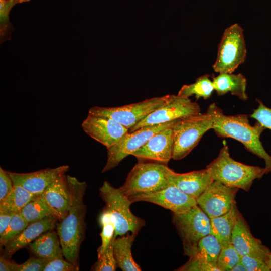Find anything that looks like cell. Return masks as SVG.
<instances>
[{"instance_id":"1","label":"cell","mask_w":271,"mask_h":271,"mask_svg":"<svg viewBox=\"0 0 271 271\" xmlns=\"http://www.w3.org/2000/svg\"><path fill=\"white\" fill-rule=\"evenodd\" d=\"M66 178L70 204L66 215L56 224V229L63 256L66 260L78 265L80 248L86 228L87 209L83 198L87 184L70 175H66Z\"/></svg>"},{"instance_id":"2","label":"cell","mask_w":271,"mask_h":271,"mask_svg":"<svg viewBox=\"0 0 271 271\" xmlns=\"http://www.w3.org/2000/svg\"><path fill=\"white\" fill-rule=\"evenodd\" d=\"M207 112L212 117V129L218 136L231 138L241 142L248 151L264 160L266 173L271 172V156L260 140L265 127L258 122L251 126L245 114L226 115L214 103L209 106Z\"/></svg>"},{"instance_id":"3","label":"cell","mask_w":271,"mask_h":271,"mask_svg":"<svg viewBox=\"0 0 271 271\" xmlns=\"http://www.w3.org/2000/svg\"><path fill=\"white\" fill-rule=\"evenodd\" d=\"M213 180L226 186L248 191L253 181L266 173L265 168L250 166L238 162L229 154L228 146L224 144L217 157L206 167Z\"/></svg>"},{"instance_id":"4","label":"cell","mask_w":271,"mask_h":271,"mask_svg":"<svg viewBox=\"0 0 271 271\" xmlns=\"http://www.w3.org/2000/svg\"><path fill=\"white\" fill-rule=\"evenodd\" d=\"M99 191L105 204L104 208L110 213L114 223V235L122 236L129 232L138 234L145 222L131 211L130 206L132 203L129 197L120 187H114L107 181L103 183Z\"/></svg>"},{"instance_id":"5","label":"cell","mask_w":271,"mask_h":271,"mask_svg":"<svg viewBox=\"0 0 271 271\" xmlns=\"http://www.w3.org/2000/svg\"><path fill=\"white\" fill-rule=\"evenodd\" d=\"M170 168L156 162H139L128 173L123 185L120 187L125 195L149 194L167 187Z\"/></svg>"},{"instance_id":"6","label":"cell","mask_w":271,"mask_h":271,"mask_svg":"<svg viewBox=\"0 0 271 271\" xmlns=\"http://www.w3.org/2000/svg\"><path fill=\"white\" fill-rule=\"evenodd\" d=\"M213 119L207 112L178 119L173 126L172 159L181 160L196 146L203 134L212 129Z\"/></svg>"},{"instance_id":"7","label":"cell","mask_w":271,"mask_h":271,"mask_svg":"<svg viewBox=\"0 0 271 271\" xmlns=\"http://www.w3.org/2000/svg\"><path fill=\"white\" fill-rule=\"evenodd\" d=\"M246 56L243 29L238 24H234L227 28L223 34L213 70L219 73H232L244 62Z\"/></svg>"},{"instance_id":"8","label":"cell","mask_w":271,"mask_h":271,"mask_svg":"<svg viewBox=\"0 0 271 271\" xmlns=\"http://www.w3.org/2000/svg\"><path fill=\"white\" fill-rule=\"evenodd\" d=\"M170 95L153 97L144 101L121 106L104 107L93 106L88 114L111 118L129 129L152 112L168 100Z\"/></svg>"},{"instance_id":"9","label":"cell","mask_w":271,"mask_h":271,"mask_svg":"<svg viewBox=\"0 0 271 271\" xmlns=\"http://www.w3.org/2000/svg\"><path fill=\"white\" fill-rule=\"evenodd\" d=\"M178 119L167 123L142 127L125 134L117 143L107 149V159L102 172L116 167L121 161L131 155L158 132L172 126Z\"/></svg>"},{"instance_id":"10","label":"cell","mask_w":271,"mask_h":271,"mask_svg":"<svg viewBox=\"0 0 271 271\" xmlns=\"http://www.w3.org/2000/svg\"><path fill=\"white\" fill-rule=\"evenodd\" d=\"M172 222L183 247L194 245L211 233L210 218L197 204L184 212L173 213Z\"/></svg>"},{"instance_id":"11","label":"cell","mask_w":271,"mask_h":271,"mask_svg":"<svg viewBox=\"0 0 271 271\" xmlns=\"http://www.w3.org/2000/svg\"><path fill=\"white\" fill-rule=\"evenodd\" d=\"M201 113L200 106L189 97L170 95L164 105L156 109L129 129L133 131L142 127L167 123Z\"/></svg>"},{"instance_id":"12","label":"cell","mask_w":271,"mask_h":271,"mask_svg":"<svg viewBox=\"0 0 271 271\" xmlns=\"http://www.w3.org/2000/svg\"><path fill=\"white\" fill-rule=\"evenodd\" d=\"M238 190L214 180L196 198L197 205L210 218L221 216L228 212L236 202Z\"/></svg>"},{"instance_id":"13","label":"cell","mask_w":271,"mask_h":271,"mask_svg":"<svg viewBox=\"0 0 271 271\" xmlns=\"http://www.w3.org/2000/svg\"><path fill=\"white\" fill-rule=\"evenodd\" d=\"M129 198L132 203L137 201L152 203L169 209L173 213L184 212L197 204L196 199L170 184L167 187L157 192L134 195Z\"/></svg>"},{"instance_id":"14","label":"cell","mask_w":271,"mask_h":271,"mask_svg":"<svg viewBox=\"0 0 271 271\" xmlns=\"http://www.w3.org/2000/svg\"><path fill=\"white\" fill-rule=\"evenodd\" d=\"M81 126L87 135L107 149L117 143L129 132L128 128L111 118L91 114H88Z\"/></svg>"},{"instance_id":"15","label":"cell","mask_w":271,"mask_h":271,"mask_svg":"<svg viewBox=\"0 0 271 271\" xmlns=\"http://www.w3.org/2000/svg\"><path fill=\"white\" fill-rule=\"evenodd\" d=\"M173 126L155 133L132 155L141 160H148L167 165L172 156Z\"/></svg>"},{"instance_id":"16","label":"cell","mask_w":271,"mask_h":271,"mask_svg":"<svg viewBox=\"0 0 271 271\" xmlns=\"http://www.w3.org/2000/svg\"><path fill=\"white\" fill-rule=\"evenodd\" d=\"M231 242L241 257L250 255L266 262L271 251L251 234L249 226L239 212L233 228Z\"/></svg>"},{"instance_id":"17","label":"cell","mask_w":271,"mask_h":271,"mask_svg":"<svg viewBox=\"0 0 271 271\" xmlns=\"http://www.w3.org/2000/svg\"><path fill=\"white\" fill-rule=\"evenodd\" d=\"M69 169L67 165L54 168H46L29 173L8 172L14 184H18L36 195L42 194L58 177Z\"/></svg>"},{"instance_id":"18","label":"cell","mask_w":271,"mask_h":271,"mask_svg":"<svg viewBox=\"0 0 271 271\" xmlns=\"http://www.w3.org/2000/svg\"><path fill=\"white\" fill-rule=\"evenodd\" d=\"M57 220L58 219L56 217H46L38 221L29 223L20 234L4 244L3 255L10 260L16 251L29 245L43 233L54 229Z\"/></svg>"},{"instance_id":"19","label":"cell","mask_w":271,"mask_h":271,"mask_svg":"<svg viewBox=\"0 0 271 271\" xmlns=\"http://www.w3.org/2000/svg\"><path fill=\"white\" fill-rule=\"evenodd\" d=\"M169 183L196 199L214 180L205 168L185 173H178L170 169L168 174Z\"/></svg>"},{"instance_id":"20","label":"cell","mask_w":271,"mask_h":271,"mask_svg":"<svg viewBox=\"0 0 271 271\" xmlns=\"http://www.w3.org/2000/svg\"><path fill=\"white\" fill-rule=\"evenodd\" d=\"M42 195L58 221L63 219L66 215L70 204V196L65 174L55 180Z\"/></svg>"},{"instance_id":"21","label":"cell","mask_w":271,"mask_h":271,"mask_svg":"<svg viewBox=\"0 0 271 271\" xmlns=\"http://www.w3.org/2000/svg\"><path fill=\"white\" fill-rule=\"evenodd\" d=\"M183 248L184 254L188 256L189 259L206 262L217 267V259L222 246L213 234L206 235L196 244Z\"/></svg>"},{"instance_id":"22","label":"cell","mask_w":271,"mask_h":271,"mask_svg":"<svg viewBox=\"0 0 271 271\" xmlns=\"http://www.w3.org/2000/svg\"><path fill=\"white\" fill-rule=\"evenodd\" d=\"M29 246L35 256L41 258L51 260L64 257L58 235L53 230L40 235Z\"/></svg>"},{"instance_id":"23","label":"cell","mask_w":271,"mask_h":271,"mask_svg":"<svg viewBox=\"0 0 271 271\" xmlns=\"http://www.w3.org/2000/svg\"><path fill=\"white\" fill-rule=\"evenodd\" d=\"M212 82L214 90L219 96L230 92L242 100L248 99L246 93L247 81L241 73H219L217 76L213 78Z\"/></svg>"},{"instance_id":"24","label":"cell","mask_w":271,"mask_h":271,"mask_svg":"<svg viewBox=\"0 0 271 271\" xmlns=\"http://www.w3.org/2000/svg\"><path fill=\"white\" fill-rule=\"evenodd\" d=\"M239 212L235 202L230 210L225 214L210 218V234L217 238L222 247L231 244L232 232Z\"/></svg>"},{"instance_id":"25","label":"cell","mask_w":271,"mask_h":271,"mask_svg":"<svg viewBox=\"0 0 271 271\" xmlns=\"http://www.w3.org/2000/svg\"><path fill=\"white\" fill-rule=\"evenodd\" d=\"M138 234H129L119 236L115 239L113 251L117 266L123 271H140V265L134 260L131 247Z\"/></svg>"},{"instance_id":"26","label":"cell","mask_w":271,"mask_h":271,"mask_svg":"<svg viewBox=\"0 0 271 271\" xmlns=\"http://www.w3.org/2000/svg\"><path fill=\"white\" fill-rule=\"evenodd\" d=\"M14 185L11 192L0 202V212L20 213L25 205L39 195L29 192L20 185Z\"/></svg>"},{"instance_id":"27","label":"cell","mask_w":271,"mask_h":271,"mask_svg":"<svg viewBox=\"0 0 271 271\" xmlns=\"http://www.w3.org/2000/svg\"><path fill=\"white\" fill-rule=\"evenodd\" d=\"M20 213L29 223L38 221L46 217H56L42 194L29 202Z\"/></svg>"},{"instance_id":"28","label":"cell","mask_w":271,"mask_h":271,"mask_svg":"<svg viewBox=\"0 0 271 271\" xmlns=\"http://www.w3.org/2000/svg\"><path fill=\"white\" fill-rule=\"evenodd\" d=\"M214 90L213 82L209 78V75H204L198 77L194 83L183 85L178 95L185 97L194 95L197 100L201 97L207 99Z\"/></svg>"},{"instance_id":"29","label":"cell","mask_w":271,"mask_h":271,"mask_svg":"<svg viewBox=\"0 0 271 271\" xmlns=\"http://www.w3.org/2000/svg\"><path fill=\"white\" fill-rule=\"evenodd\" d=\"M99 222L102 227L100 233L101 245L98 248L97 255L100 257L105 251L115 234V227L110 213L104 208L99 218Z\"/></svg>"},{"instance_id":"30","label":"cell","mask_w":271,"mask_h":271,"mask_svg":"<svg viewBox=\"0 0 271 271\" xmlns=\"http://www.w3.org/2000/svg\"><path fill=\"white\" fill-rule=\"evenodd\" d=\"M16 5L10 0H0V42L10 40L14 28L10 21L9 14Z\"/></svg>"},{"instance_id":"31","label":"cell","mask_w":271,"mask_h":271,"mask_svg":"<svg viewBox=\"0 0 271 271\" xmlns=\"http://www.w3.org/2000/svg\"><path fill=\"white\" fill-rule=\"evenodd\" d=\"M241 257L232 244L222 247L218 256L217 266L219 271H231L241 261Z\"/></svg>"},{"instance_id":"32","label":"cell","mask_w":271,"mask_h":271,"mask_svg":"<svg viewBox=\"0 0 271 271\" xmlns=\"http://www.w3.org/2000/svg\"><path fill=\"white\" fill-rule=\"evenodd\" d=\"M117 236L115 235L103 253L99 257L91 268L94 271H114L118 267L115 258L113 245Z\"/></svg>"},{"instance_id":"33","label":"cell","mask_w":271,"mask_h":271,"mask_svg":"<svg viewBox=\"0 0 271 271\" xmlns=\"http://www.w3.org/2000/svg\"><path fill=\"white\" fill-rule=\"evenodd\" d=\"M29 222L20 213H16L4 232L0 235L1 246L20 234L29 225Z\"/></svg>"},{"instance_id":"34","label":"cell","mask_w":271,"mask_h":271,"mask_svg":"<svg viewBox=\"0 0 271 271\" xmlns=\"http://www.w3.org/2000/svg\"><path fill=\"white\" fill-rule=\"evenodd\" d=\"M49 260L38 257H32L22 264L13 261L12 271H43Z\"/></svg>"},{"instance_id":"35","label":"cell","mask_w":271,"mask_h":271,"mask_svg":"<svg viewBox=\"0 0 271 271\" xmlns=\"http://www.w3.org/2000/svg\"><path fill=\"white\" fill-rule=\"evenodd\" d=\"M256 101L258 103V106L254 110L250 117L265 128L271 130V108L264 105L260 100L256 99Z\"/></svg>"},{"instance_id":"36","label":"cell","mask_w":271,"mask_h":271,"mask_svg":"<svg viewBox=\"0 0 271 271\" xmlns=\"http://www.w3.org/2000/svg\"><path fill=\"white\" fill-rule=\"evenodd\" d=\"M78 265L73 264L63 258H57L49 260L43 271H77Z\"/></svg>"},{"instance_id":"37","label":"cell","mask_w":271,"mask_h":271,"mask_svg":"<svg viewBox=\"0 0 271 271\" xmlns=\"http://www.w3.org/2000/svg\"><path fill=\"white\" fill-rule=\"evenodd\" d=\"M241 261L244 265L246 271H269V268L265 261L258 258L244 255L241 257Z\"/></svg>"},{"instance_id":"38","label":"cell","mask_w":271,"mask_h":271,"mask_svg":"<svg viewBox=\"0 0 271 271\" xmlns=\"http://www.w3.org/2000/svg\"><path fill=\"white\" fill-rule=\"evenodd\" d=\"M177 270L181 271H219L218 268L209 263L189 259Z\"/></svg>"},{"instance_id":"39","label":"cell","mask_w":271,"mask_h":271,"mask_svg":"<svg viewBox=\"0 0 271 271\" xmlns=\"http://www.w3.org/2000/svg\"><path fill=\"white\" fill-rule=\"evenodd\" d=\"M14 186L13 181L8 172L0 167V202L11 192Z\"/></svg>"},{"instance_id":"40","label":"cell","mask_w":271,"mask_h":271,"mask_svg":"<svg viewBox=\"0 0 271 271\" xmlns=\"http://www.w3.org/2000/svg\"><path fill=\"white\" fill-rule=\"evenodd\" d=\"M15 214V213L0 212V235L7 229Z\"/></svg>"},{"instance_id":"41","label":"cell","mask_w":271,"mask_h":271,"mask_svg":"<svg viewBox=\"0 0 271 271\" xmlns=\"http://www.w3.org/2000/svg\"><path fill=\"white\" fill-rule=\"evenodd\" d=\"M12 261L6 259L3 255L0 257V270L11 271Z\"/></svg>"},{"instance_id":"42","label":"cell","mask_w":271,"mask_h":271,"mask_svg":"<svg viewBox=\"0 0 271 271\" xmlns=\"http://www.w3.org/2000/svg\"><path fill=\"white\" fill-rule=\"evenodd\" d=\"M231 271H246V269L240 261L231 269Z\"/></svg>"},{"instance_id":"43","label":"cell","mask_w":271,"mask_h":271,"mask_svg":"<svg viewBox=\"0 0 271 271\" xmlns=\"http://www.w3.org/2000/svg\"><path fill=\"white\" fill-rule=\"evenodd\" d=\"M10 1L15 3L16 4H20V3H23L25 2H28L30 0H10Z\"/></svg>"},{"instance_id":"44","label":"cell","mask_w":271,"mask_h":271,"mask_svg":"<svg viewBox=\"0 0 271 271\" xmlns=\"http://www.w3.org/2000/svg\"><path fill=\"white\" fill-rule=\"evenodd\" d=\"M266 263L267 264L269 268L271 269V253L269 255L266 261Z\"/></svg>"}]
</instances>
